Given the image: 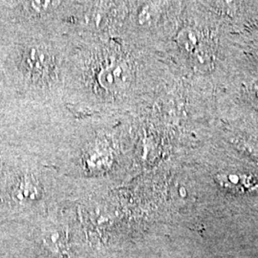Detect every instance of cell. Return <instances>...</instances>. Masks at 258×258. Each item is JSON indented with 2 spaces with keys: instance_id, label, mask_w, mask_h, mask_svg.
Segmentation results:
<instances>
[{
  "instance_id": "cell-1",
  "label": "cell",
  "mask_w": 258,
  "mask_h": 258,
  "mask_svg": "<svg viewBox=\"0 0 258 258\" xmlns=\"http://www.w3.org/2000/svg\"><path fill=\"white\" fill-rule=\"evenodd\" d=\"M83 54V64L75 71L76 87H83L96 104L120 105L127 94L131 70L125 55L118 43L106 42Z\"/></svg>"
},
{
  "instance_id": "cell-2",
  "label": "cell",
  "mask_w": 258,
  "mask_h": 258,
  "mask_svg": "<svg viewBox=\"0 0 258 258\" xmlns=\"http://www.w3.org/2000/svg\"><path fill=\"white\" fill-rule=\"evenodd\" d=\"M219 184L232 189L234 191H249L257 188L258 178L255 176L244 175V174H225L218 176Z\"/></svg>"
},
{
  "instance_id": "cell-3",
  "label": "cell",
  "mask_w": 258,
  "mask_h": 258,
  "mask_svg": "<svg viewBox=\"0 0 258 258\" xmlns=\"http://www.w3.org/2000/svg\"><path fill=\"white\" fill-rule=\"evenodd\" d=\"M42 189L37 178L33 175L24 176L15 189V197L21 202H31L39 199Z\"/></svg>"
},
{
  "instance_id": "cell-4",
  "label": "cell",
  "mask_w": 258,
  "mask_h": 258,
  "mask_svg": "<svg viewBox=\"0 0 258 258\" xmlns=\"http://www.w3.org/2000/svg\"><path fill=\"white\" fill-rule=\"evenodd\" d=\"M43 243L47 249L51 250L54 254L64 257L69 251L68 240L63 231L55 229H50L44 232Z\"/></svg>"
}]
</instances>
